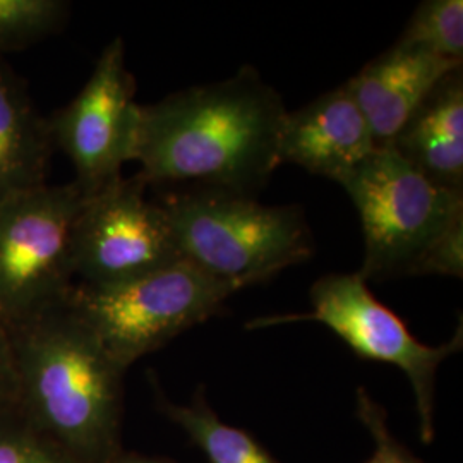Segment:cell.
<instances>
[{"instance_id":"6da1fadb","label":"cell","mask_w":463,"mask_h":463,"mask_svg":"<svg viewBox=\"0 0 463 463\" xmlns=\"http://www.w3.org/2000/svg\"><path fill=\"white\" fill-rule=\"evenodd\" d=\"M287 116L280 93L254 67L141 105L134 162L148 185L185 184L254 196L280 165Z\"/></svg>"},{"instance_id":"7a4b0ae2","label":"cell","mask_w":463,"mask_h":463,"mask_svg":"<svg viewBox=\"0 0 463 463\" xmlns=\"http://www.w3.org/2000/svg\"><path fill=\"white\" fill-rule=\"evenodd\" d=\"M17 374V414L76 462L114 463L122 453V380L66 300L7 326Z\"/></svg>"},{"instance_id":"3957f363","label":"cell","mask_w":463,"mask_h":463,"mask_svg":"<svg viewBox=\"0 0 463 463\" xmlns=\"http://www.w3.org/2000/svg\"><path fill=\"white\" fill-rule=\"evenodd\" d=\"M340 185L363 227V280L463 277V191L432 183L390 146L378 148Z\"/></svg>"},{"instance_id":"277c9868","label":"cell","mask_w":463,"mask_h":463,"mask_svg":"<svg viewBox=\"0 0 463 463\" xmlns=\"http://www.w3.org/2000/svg\"><path fill=\"white\" fill-rule=\"evenodd\" d=\"M160 203L181 258L237 292L315 252L313 232L296 204L266 206L254 196L216 189H184Z\"/></svg>"},{"instance_id":"5b68a950","label":"cell","mask_w":463,"mask_h":463,"mask_svg":"<svg viewBox=\"0 0 463 463\" xmlns=\"http://www.w3.org/2000/svg\"><path fill=\"white\" fill-rule=\"evenodd\" d=\"M237 290L185 260L116 285L74 283L66 302L117 365H131L223 309Z\"/></svg>"},{"instance_id":"8992f818","label":"cell","mask_w":463,"mask_h":463,"mask_svg":"<svg viewBox=\"0 0 463 463\" xmlns=\"http://www.w3.org/2000/svg\"><path fill=\"white\" fill-rule=\"evenodd\" d=\"M313 309L298 315L263 316L249 330L298 321H316L330 328L355 355L398 367L411 383L419 415L420 439H434V392L438 367L462 350V323L451 340L430 347L420 344L390 307L383 306L357 273H331L315 281L309 292Z\"/></svg>"},{"instance_id":"52a82bcc","label":"cell","mask_w":463,"mask_h":463,"mask_svg":"<svg viewBox=\"0 0 463 463\" xmlns=\"http://www.w3.org/2000/svg\"><path fill=\"white\" fill-rule=\"evenodd\" d=\"M86 194L42 185L0 206V325L13 326L66 300L74 287L72 227Z\"/></svg>"},{"instance_id":"ba28073f","label":"cell","mask_w":463,"mask_h":463,"mask_svg":"<svg viewBox=\"0 0 463 463\" xmlns=\"http://www.w3.org/2000/svg\"><path fill=\"white\" fill-rule=\"evenodd\" d=\"M136 174L86 196L72 227V269L84 285H116L181 261L162 203Z\"/></svg>"},{"instance_id":"9c48e42d","label":"cell","mask_w":463,"mask_h":463,"mask_svg":"<svg viewBox=\"0 0 463 463\" xmlns=\"http://www.w3.org/2000/svg\"><path fill=\"white\" fill-rule=\"evenodd\" d=\"M136 81L126 64V45L118 36L99 53L81 91L49 117L55 149L74 166L76 184L86 196L116 183L134 162L141 105Z\"/></svg>"},{"instance_id":"30bf717a","label":"cell","mask_w":463,"mask_h":463,"mask_svg":"<svg viewBox=\"0 0 463 463\" xmlns=\"http://www.w3.org/2000/svg\"><path fill=\"white\" fill-rule=\"evenodd\" d=\"M376 149L371 128L345 83L287 112L279 160L280 165L294 164L338 184Z\"/></svg>"},{"instance_id":"8fae6325","label":"cell","mask_w":463,"mask_h":463,"mask_svg":"<svg viewBox=\"0 0 463 463\" xmlns=\"http://www.w3.org/2000/svg\"><path fill=\"white\" fill-rule=\"evenodd\" d=\"M462 64L397 42L348 80V90L364 114L376 148L390 146L434 86Z\"/></svg>"},{"instance_id":"7c38bea8","label":"cell","mask_w":463,"mask_h":463,"mask_svg":"<svg viewBox=\"0 0 463 463\" xmlns=\"http://www.w3.org/2000/svg\"><path fill=\"white\" fill-rule=\"evenodd\" d=\"M390 148L432 183L463 191L462 67L434 86Z\"/></svg>"},{"instance_id":"4fadbf2b","label":"cell","mask_w":463,"mask_h":463,"mask_svg":"<svg viewBox=\"0 0 463 463\" xmlns=\"http://www.w3.org/2000/svg\"><path fill=\"white\" fill-rule=\"evenodd\" d=\"M53 151L49 117L36 110L26 83L0 59V206L47 184Z\"/></svg>"},{"instance_id":"5bb4252c","label":"cell","mask_w":463,"mask_h":463,"mask_svg":"<svg viewBox=\"0 0 463 463\" xmlns=\"http://www.w3.org/2000/svg\"><path fill=\"white\" fill-rule=\"evenodd\" d=\"M149 381L156 393V407L187 432L208 463H279L246 430L225 424L206 402L203 388L187 405H179L165 397L153 374Z\"/></svg>"},{"instance_id":"9a60e30c","label":"cell","mask_w":463,"mask_h":463,"mask_svg":"<svg viewBox=\"0 0 463 463\" xmlns=\"http://www.w3.org/2000/svg\"><path fill=\"white\" fill-rule=\"evenodd\" d=\"M398 43L428 50L430 53L463 62L462 0H426L407 23Z\"/></svg>"},{"instance_id":"2e32d148","label":"cell","mask_w":463,"mask_h":463,"mask_svg":"<svg viewBox=\"0 0 463 463\" xmlns=\"http://www.w3.org/2000/svg\"><path fill=\"white\" fill-rule=\"evenodd\" d=\"M69 14L61 0H0V52L26 49L55 33Z\"/></svg>"},{"instance_id":"e0dca14e","label":"cell","mask_w":463,"mask_h":463,"mask_svg":"<svg viewBox=\"0 0 463 463\" xmlns=\"http://www.w3.org/2000/svg\"><path fill=\"white\" fill-rule=\"evenodd\" d=\"M0 463H80L19 414L0 419Z\"/></svg>"},{"instance_id":"ac0fdd59","label":"cell","mask_w":463,"mask_h":463,"mask_svg":"<svg viewBox=\"0 0 463 463\" xmlns=\"http://www.w3.org/2000/svg\"><path fill=\"white\" fill-rule=\"evenodd\" d=\"M357 417L369 430L374 449L365 463H422L407 448L400 445L386 424V412L364 388L357 390Z\"/></svg>"},{"instance_id":"d6986e66","label":"cell","mask_w":463,"mask_h":463,"mask_svg":"<svg viewBox=\"0 0 463 463\" xmlns=\"http://www.w3.org/2000/svg\"><path fill=\"white\" fill-rule=\"evenodd\" d=\"M17 414V374L9 331L0 325V419Z\"/></svg>"},{"instance_id":"ffe728a7","label":"cell","mask_w":463,"mask_h":463,"mask_svg":"<svg viewBox=\"0 0 463 463\" xmlns=\"http://www.w3.org/2000/svg\"><path fill=\"white\" fill-rule=\"evenodd\" d=\"M114 463H170L168 460H160V458H151L145 455H137V453H120L118 458Z\"/></svg>"}]
</instances>
